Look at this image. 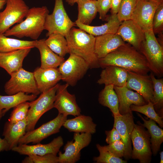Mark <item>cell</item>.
I'll return each mask as SVG.
<instances>
[{"label":"cell","mask_w":163,"mask_h":163,"mask_svg":"<svg viewBox=\"0 0 163 163\" xmlns=\"http://www.w3.org/2000/svg\"><path fill=\"white\" fill-rule=\"evenodd\" d=\"M138 0H123L117 14L121 22L131 19Z\"/></svg>","instance_id":"obj_37"},{"label":"cell","mask_w":163,"mask_h":163,"mask_svg":"<svg viewBox=\"0 0 163 163\" xmlns=\"http://www.w3.org/2000/svg\"><path fill=\"white\" fill-rule=\"evenodd\" d=\"M111 0H97L96 4L97 12L99 14V18L105 20L107 14L111 8Z\"/></svg>","instance_id":"obj_41"},{"label":"cell","mask_w":163,"mask_h":163,"mask_svg":"<svg viewBox=\"0 0 163 163\" xmlns=\"http://www.w3.org/2000/svg\"><path fill=\"white\" fill-rule=\"evenodd\" d=\"M149 75L152 81L153 87L152 102L156 113L160 116L163 117V79L156 78L152 72Z\"/></svg>","instance_id":"obj_34"},{"label":"cell","mask_w":163,"mask_h":163,"mask_svg":"<svg viewBox=\"0 0 163 163\" xmlns=\"http://www.w3.org/2000/svg\"><path fill=\"white\" fill-rule=\"evenodd\" d=\"M80 0H66V1L69 5L72 6Z\"/></svg>","instance_id":"obj_47"},{"label":"cell","mask_w":163,"mask_h":163,"mask_svg":"<svg viewBox=\"0 0 163 163\" xmlns=\"http://www.w3.org/2000/svg\"><path fill=\"white\" fill-rule=\"evenodd\" d=\"M45 40L46 45L54 53L64 57L70 53L67 40L64 36L58 33L50 34Z\"/></svg>","instance_id":"obj_33"},{"label":"cell","mask_w":163,"mask_h":163,"mask_svg":"<svg viewBox=\"0 0 163 163\" xmlns=\"http://www.w3.org/2000/svg\"><path fill=\"white\" fill-rule=\"evenodd\" d=\"M119 100V110L121 115L132 112L130 106L132 104L142 106L147 104L143 97L137 92L128 89L126 86H113Z\"/></svg>","instance_id":"obj_19"},{"label":"cell","mask_w":163,"mask_h":163,"mask_svg":"<svg viewBox=\"0 0 163 163\" xmlns=\"http://www.w3.org/2000/svg\"><path fill=\"white\" fill-rule=\"evenodd\" d=\"M31 49L26 48L9 52L0 53V67L10 75L22 67L24 60Z\"/></svg>","instance_id":"obj_23"},{"label":"cell","mask_w":163,"mask_h":163,"mask_svg":"<svg viewBox=\"0 0 163 163\" xmlns=\"http://www.w3.org/2000/svg\"><path fill=\"white\" fill-rule=\"evenodd\" d=\"M98 62L103 69L114 66L142 75H147L150 71L144 56L129 43H125L104 57L98 59Z\"/></svg>","instance_id":"obj_1"},{"label":"cell","mask_w":163,"mask_h":163,"mask_svg":"<svg viewBox=\"0 0 163 163\" xmlns=\"http://www.w3.org/2000/svg\"><path fill=\"white\" fill-rule=\"evenodd\" d=\"M145 40L139 51L144 56L149 68L158 78L163 75V47L159 42L152 30L145 32Z\"/></svg>","instance_id":"obj_4"},{"label":"cell","mask_w":163,"mask_h":163,"mask_svg":"<svg viewBox=\"0 0 163 163\" xmlns=\"http://www.w3.org/2000/svg\"><path fill=\"white\" fill-rule=\"evenodd\" d=\"M23 163H34L33 159L29 155L25 157L22 161Z\"/></svg>","instance_id":"obj_46"},{"label":"cell","mask_w":163,"mask_h":163,"mask_svg":"<svg viewBox=\"0 0 163 163\" xmlns=\"http://www.w3.org/2000/svg\"><path fill=\"white\" fill-rule=\"evenodd\" d=\"M113 127L121 137L125 146L123 157L126 160L131 158L132 149L131 136L135 123L132 113L114 117Z\"/></svg>","instance_id":"obj_15"},{"label":"cell","mask_w":163,"mask_h":163,"mask_svg":"<svg viewBox=\"0 0 163 163\" xmlns=\"http://www.w3.org/2000/svg\"><path fill=\"white\" fill-rule=\"evenodd\" d=\"M35 40L28 41L7 37L0 34V53H7L20 49L35 47Z\"/></svg>","instance_id":"obj_32"},{"label":"cell","mask_w":163,"mask_h":163,"mask_svg":"<svg viewBox=\"0 0 163 163\" xmlns=\"http://www.w3.org/2000/svg\"><path fill=\"white\" fill-rule=\"evenodd\" d=\"M105 20L107 22L99 26L86 25L75 23V26L87 33L94 36H99L107 34H116L122 22L120 21L117 14L107 16Z\"/></svg>","instance_id":"obj_24"},{"label":"cell","mask_w":163,"mask_h":163,"mask_svg":"<svg viewBox=\"0 0 163 163\" xmlns=\"http://www.w3.org/2000/svg\"><path fill=\"white\" fill-rule=\"evenodd\" d=\"M75 26L68 16L63 5V0H55L52 14L46 16L44 30L47 31L46 36L53 33L60 34L65 37L70 29Z\"/></svg>","instance_id":"obj_6"},{"label":"cell","mask_w":163,"mask_h":163,"mask_svg":"<svg viewBox=\"0 0 163 163\" xmlns=\"http://www.w3.org/2000/svg\"><path fill=\"white\" fill-rule=\"evenodd\" d=\"M30 107V102L26 101L14 107L8 121L11 123H14L24 119L27 117Z\"/></svg>","instance_id":"obj_38"},{"label":"cell","mask_w":163,"mask_h":163,"mask_svg":"<svg viewBox=\"0 0 163 163\" xmlns=\"http://www.w3.org/2000/svg\"><path fill=\"white\" fill-rule=\"evenodd\" d=\"M126 86L136 91L147 102L152 101L153 93L152 81L149 75H142L128 71Z\"/></svg>","instance_id":"obj_17"},{"label":"cell","mask_w":163,"mask_h":163,"mask_svg":"<svg viewBox=\"0 0 163 163\" xmlns=\"http://www.w3.org/2000/svg\"><path fill=\"white\" fill-rule=\"evenodd\" d=\"M152 30L155 34H162L163 31V2L157 8L153 18Z\"/></svg>","instance_id":"obj_39"},{"label":"cell","mask_w":163,"mask_h":163,"mask_svg":"<svg viewBox=\"0 0 163 163\" xmlns=\"http://www.w3.org/2000/svg\"><path fill=\"white\" fill-rule=\"evenodd\" d=\"M11 78L4 86L5 91L8 95L22 92L37 95L40 93L37 87L33 72L22 67L12 73Z\"/></svg>","instance_id":"obj_5"},{"label":"cell","mask_w":163,"mask_h":163,"mask_svg":"<svg viewBox=\"0 0 163 163\" xmlns=\"http://www.w3.org/2000/svg\"><path fill=\"white\" fill-rule=\"evenodd\" d=\"M128 77L126 69L116 66H110L103 69L97 83L99 85H113L117 87L125 86Z\"/></svg>","instance_id":"obj_21"},{"label":"cell","mask_w":163,"mask_h":163,"mask_svg":"<svg viewBox=\"0 0 163 163\" xmlns=\"http://www.w3.org/2000/svg\"><path fill=\"white\" fill-rule=\"evenodd\" d=\"M96 148L99 155L94 157L93 160L97 163H126L127 161L121 158L117 157L107 150L104 147L97 144Z\"/></svg>","instance_id":"obj_36"},{"label":"cell","mask_w":163,"mask_h":163,"mask_svg":"<svg viewBox=\"0 0 163 163\" xmlns=\"http://www.w3.org/2000/svg\"><path fill=\"white\" fill-rule=\"evenodd\" d=\"M138 115L143 121V123L140 124L148 129L150 136L151 148L152 152L154 156L156 155L163 142V130L156 124V122L150 119L146 120L139 113Z\"/></svg>","instance_id":"obj_29"},{"label":"cell","mask_w":163,"mask_h":163,"mask_svg":"<svg viewBox=\"0 0 163 163\" xmlns=\"http://www.w3.org/2000/svg\"><path fill=\"white\" fill-rule=\"evenodd\" d=\"M70 53L78 55L84 59L89 68L100 67L98 59L94 53L95 37L84 30L74 27L65 37Z\"/></svg>","instance_id":"obj_3"},{"label":"cell","mask_w":163,"mask_h":163,"mask_svg":"<svg viewBox=\"0 0 163 163\" xmlns=\"http://www.w3.org/2000/svg\"><path fill=\"white\" fill-rule=\"evenodd\" d=\"M33 72L37 88L40 93L48 91L61 79V75L57 68L43 69L37 67Z\"/></svg>","instance_id":"obj_20"},{"label":"cell","mask_w":163,"mask_h":163,"mask_svg":"<svg viewBox=\"0 0 163 163\" xmlns=\"http://www.w3.org/2000/svg\"><path fill=\"white\" fill-rule=\"evenodd\" d=\"M130 108L132 111L137 112L145 115L158 123L160 127L163 128V117L160 116L156 113L152 102H149L146 104L142 106L132 104Z\"/></svg>","instance_id":"obj_35"},{"label":"cell","mask_w":163,"mask_h":163,"mask_svg":"<svg viewBox=\"0 0 163 163\" xmlns=\"http://www.w3.org/2000/svg\"><path fill=\"white\" fill-rule=\"evenodd\" d=\"M69 86L67 83L59 84L56 91L53 107L58 110L59 113L76 117L81 114V110L77 103L75 94L68 91Z\"/></svg>","instance_id":"obj_14"},{"label":"cell","mask_w":163,"mask_h":163,"mask_svg":"<svg viewBox=\"0 0 163 163\" xmlns=\"http://www.w3.org/2000/svg\"><path fill=\"white\" fill-rule=\"evenodd\" d=\"M59 85L57 83L48 91L42 93L37 98L30 102L27 117V123L26 132L34 129L41 117L54 108L56 92Z\"/></svg>","instance_id":"obj_7"},{"label":"cell","mask_w":163,"mask_h":163,"mask_svg":"<svg viewBox=\"0 0 163 163\" xmlns=\"http://www.w3.org/2000/svg\"><path fill=\"white\" fill-rule=\"evenodd\" d=\"M116 34L138 51L145 39V32L131 19L122 21Z\"/></svg>","instance_id":"obj_18"},{"label":"cell","mask_w":163,"mask_h":163,"mask_svg":"<svg viewBox=\"0 0 163 163\" xmlns=\"http://www.w3.org/2000/svg\"><path fill=\"white\" fill-rule=\"evenodd\" d=\"M27 123V117L16 123H11L8 121L5 123L2 136L9 145V150L18 145L19 140L26 133Z\"/></svg>","instance_id":"obj_25"},{"label":"cell","mask_w":163,"mask_h":163,"mask_svg":"<svg viewBox=\"0 0 163 163\" xmlns=\"http://www.w3.org/2000/svg\"><path fill=\"white\" fill-rule=\"evenodd\" d=\"M105 133L106 135L105 141L108 144L121 139V136L114 127L111 130L105 131Z\"/></svg>","instance_id":"obj_43"},{"label":"cell","mask_w":163,"mask_h":163,"mask_svg":"<svg viewBox=\"0 0 163 163\" xmlns=\"http://www.w3.org/2000/svg\"><path fill=\"white\" fill-rule=\"evenodd\" d=\"M49 13L46 6L29 8L24 20L3 34L7 37L14 36L19 38L25 37L37 40L44 30L46 18Z\"/></svg>","instance_id":"obj_2"},{"label":"cell","mask_w":163,"mask_h":163,"mask_svg":"<svg viewBox=\"0 0 163 163\" xmlns=\"http://www.w3.org/2000/svg\"><path fill=\"white\" fill-rule=\"evenodd\" d=\"M160 163H163V152H161L160 153Z\"/></svg>","instance_id":"obj_49"},{"label":"cell","mask_w":163,"mask_h":163,"mask_svg":"<svg viewBox=\"0 0 163 163\" xmlns=\"http://www.w3.org/2000/svg\"><path fill=\"white\" fill-rule=\"evenodd\" d=\"M5 8L0 12V34L23 21L29 9L23 0H7Z\"/></svg>","instance_id":"obj_10"},{"label":"cell","mask_w":163,"mask_h":163,"mask_svg":"<svg viewBox=\"0 0 163 163\" xmlns=\"http://www.w3.org/2000/svg\"><path fill=\"white\" fill-rule=\"evenodd\" d=\"M162 3L154 0H138L131 20L144 32L152 30L155 11Z\"/></svg>","instance_id":"obj_13"},{"label":"cell","mask_w":163,"mask_h":163,"mask_svg":"<svg viewBox=\"0 0 163 163\" xmlns=\"http://www.w3.org/2000/svg\"><path fill=\"white\" fill-rule=\"evenodd\" d=\"M62 126L69 131L93 134L96 132L97 125L90 116L80 114L75 118L67 119Z\"/></svg>","instance_id":"obj_27"},{"label":"cell","mask_w":163,"mask_h":163,"mask_svg":"<svg viewBox=\"0 0 163 163\" xmlns=\"http://www.w3.org/2000/svg\"><path fill=\"white\" fill-rule=\"evenodd\" d=\"M123 0H111V14H117Z\"/></svg>","instance_id":"obj_44"},{"label":"cell","mask_w":163,"mask_h":163,"mask_svg":"<svg viewBox=\"0 0 163 163\" xmlns=\"http://www.w3.org/2000/svg\"><path fill=\"white\" fill-rule=\"evenodd\" d=\"M63 144L62 137L59 136L48 144H42L39 143L33 145L19 144L11 150L21 155H43L51 154L56 155Z\"/></svg>","instance_id":"obj_16"},{"label":"cell","mask_w":163,"mask_h":163,"mask_svg":"<svg viewBox=\"0 0 163 163\" xmlns=\"http://www.w3.org/2000/svg\"><path fill=\"white\" fill-rule=\"evenodd\" d=\"M94 53L98 59L103 58L125 42L117 34H107L95 37Z\"/></svg>","instance_id":"obj_22"},{"label":"cell","mask_w":163,"mask_h":163,"mask_svg":"<svg viewBox=\"0 0 163 163\" xmlns=\"http://www.w3.org/2000/svg\"><path fill=\"white\" fill-rule=\"evenodd\" d=\"M32 158L34 163H57L58 158L56 155L48 154L43 155H29Z\"/></svg>","instance_id":"obj_42"},{"label":"cell","mask_w":163,"mask_h":163,"mask_svg":"<svg viewBox=\"0 0 163 163\" xmlns=\"http://www.w3.org/2000/svg\"><path fill=\"white\" fill-rule=\"evenodd\" d=\"M59 67L61 80L71 86H75L89 68L88 64L84 59L71 53L68 59Z\"/></svg>","instance_id":"obj_8"},{"label":"cell","mask_w":163,"mask_h":163,"mask_svg":"<svg viewBox=\"0 0 163 163\" xmlns=\"http://www.w3.org/2000/svg\"><path fill=\"white\" fill-rule=\"evenodd\" d=\"M2 115L0 113V120ZM9 150V145L5 138L1 139L0 137V152L4 151Z\"/></svg>","instance_id":"obj_45"},{"label":"cell","mask_w":163,"mask_h":163,"mask_svg":"<svg viewBox=\"0 0 163 163\" xmlns=\"http://www.w3.org/2000/svg\"><path fill=\"white\" fill-rule=\"evenodd\" d=\"M45 40H35L34 47L38 50L40 54V67L43 69L57 68L65 60V59L53 51L46 44Z\"/></svg>","instance_id":"obj_26"},{"label":"cell","mask_w":163,"mask_h":163,"mask_svg":"<svg viewBox=\"0 0 163 163\" xmlns=\"http://www.w3.org/2000/svg\"><path fill=\"white\" fill-rule=\"evenodd\" d=\"M7 0H0V10L3 8Z\"/></svg>","instance_id":"obj_48"},{"label":"cell","mask_w":163,"mask_h":163,"mask_svg":"<svg viewBox=\"0 0 163 163\" xmlns=\"http://www.w3.org/2000/svg\"><path fill=\"white\" fill-rule=\"evenodd\" d=\"M91 134L75 132L73 140L68 141L64 148V152H59L58 163H75L80 158V151L88 146L91 140Z\"/></svg>","instance_id":"obj_12"},{"label":"cell","mask_w":163,"mask_h":163,"mask_svg":"<svg viewBox=\"0 0 163 163\" xmlns=\"http://www.w3.org/2000/svg\"><path fill=\"white\" fill-rule=\"evenodd\" d=\"M78 14L75 23L89 25L97 12L96 0H81L77 3Z\"/></svg>","instance_id":"obj_28"},{"label":"cell","mask_w":163,"mask_h":163,"mask_svg":"<svg viewBox=\"0 0 163 163\" xmlns=\"http://www.w3.org/2000/svg\"><path fill=\"white\" fill-rule=\"evenodd\" d=\"M67 116L58 113L53 120L44 123L36 129L26 132L18 142V145L39 143L51 135L57 133L67 119Z\"/></svg>","instance_id":"obj_11"},{"label":"cell","mask_w":163,"mask_h":163,"mask_svg":"<svg viewBox=\"0 0 163 163\" xmlns=\"http://www.w3.org/2000/svg\"><path fill=\"white\" fill-rule=\"evenodd\" d=\"M160 2H163V0H154Z\"/></svg>","instance_id":"obj_50"},{"label":"cell","mask_w":163,"mask_h":163,"mask_svg":"<svg viewBox=\"0 0 163 163\" xmlns=\"http://www.w3.org/2000/svg\"><path fill=\"white\" fill-rule=\"evenodd\" d=\"M99 103L102 105L108 107L113 117L121 114L119 110V100L113 85H105L100 92L98 97Z\"/></svg>","instance_id":"obj_31"},{"label":"cell","mask_w":163,"mask_h":163,"mask_svg":"<svg viewBox=\"0 0 163 163\" xmlns=\"http://www.w3.org/2000/svg\"><path fill=\"white\" fill-rule=\"evenodd\" d=\"M108 144L104 146L107 150L117 157L121 158L123 157L125 146L121 139Z\"/></svg>","instance_id":"obj_40"},{"label":"cell","mask_w":163,"mask_h":163,"mask_svg":"<svg viewBox=\"0 0 163 163\" xmlns=\"http://www.w3.org/2000/svg\"><path fill=\"white\" fill-rule=\"evenodd\" d=\"M133 148L131 158L140 163H150L152 152L150 136L148 130L139 122L135 124L131 136Z\"/></svg>","instance_id":"obj_9"},{"label":"cell","mask_w":163,"mask_h":163,"mask_svg":"<svg viewBox=\"0 0 163 163\" xmlns=\"http://www.w3.org/2000/svg\"><path fill=\"white\" fill-rule=\"evenodd\" d=\"M37 96L22 92L8 95H0V113L3 116L10 109L22 103L34 101L36 98Z\"/></svg>","instance_id":"obj_30"}]
</instances>
